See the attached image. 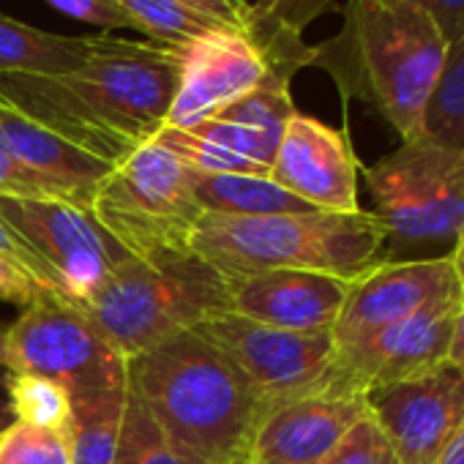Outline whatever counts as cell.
Segmentation results:
<instances>
[{"label":"cell","instance_id":"cell-1","mask_svg":"<svg viewBox=\"0 0 464 464\" xmlns=\"http://www.w3.org/2000/svg\"><path fill=\"white\" fill-rule=\"evenodd\" d=\"M180 66V50L96 34L80 69L6 74L0 99L115 167L167 126Z\"/></svg>","mask_w":464,"mask_h":464},{"label":"cell","instance_id":"cell-2","mask_svg":"<svg viewBox=\"0 0 464 464\" xmlns=\"http://www.w3.org/2000/svg\"><path fill=\"white\" fill-rule=\"evenodd\" d=\"M129 391L188 464H249L268 415L241 369L194 331L131 358Z\"/></svg>","mask_w":464,"mask_h":464},{"label":"cell","instance_id":"cell-3","mask_svg":"<svg viewBox=\"0 0 464 464\" xmlns=\"http://www.w3.org/2000/svg\"><path fill=\"white\" fill-rule=\"evenodd\" d=\"M445 53L448 42L423 9L404 0H347L339 34L312 44V66L331 74L342 99L366 102L410 142L420 140Z\"/></svg>","mask_w":464,"mask_h":464},{"label":"cell","instance_id":"cell-4","mask_svg":"<svg viewBox=\"0 0 464 464\" xmlns=\"http://www.w3.org/2000/svg\"><path fill=\"white\" fill-rule=\"evenodd\" d=\"M191 252L221 279L274 268L317 271L358 279L385 252V227L372 210L285 213V216H208L194 224Z\"/></svg>","mask_w":464,"mask_h":464},{"label":"cell","instance_id":"cell-5","mask_svg":"<svg viewBox=\"0 0 464 464\" xmlns=\"http://www.w3.org/2000/svg\"><path fill=\"white\" fill-rule=\"evenodd\" d=\"M74 306L131 361L224 312V279L191 249L129 255Z\"/></svg>","mask_w":464,"mask_h":464},{"label":"cell","instance_id":"cell-6","mask_svg":"<svg viewBox=\"0 0 464 464\" xmlns=\"http://www.w3.org/2000/svg\"><path fill=\"white\" fill-rule=\"evenodd\" d=\"M374 216L385 227L382 260H420L450 246L464 229V153L429 140L401 142L363 167Z\"/></svg>","mask_w":464,"mask_h":464},{"label":"cell","instance_id":"cell-7","mask_svg":"<svg viewBox=\"0 0 464 464\" xmlns=\"http://www.w3.org/2000/svg\"><path fill=\"white\" fill-rule=\"evenodd\" d=\"M91 216L131 257L191 249L202 210L191 194V169L148 142L118 161L99 183Z\"/></svg>","mask_w":464,"mask_h":464},{"label":"cell","instance_id":"cell-8","mask_svg":"<svg viewBox=\"0 0 464 464\" xmlns=\"http://www.w3.org/2000/svg\"><path fill=\"white\" fill-rule=\"evenodd\" d=\"M6 369L55 380L72 396L129 385V361L80 306L58 295L28 304L6 328Z\"/></svg>","mask_w":464,"mask_h":464},{"label":"cell","instance_id":"cell-9","mask_svg":"<svg viewBox=\"0 0 464 464\" xmlns=\"http://www.w3.org/2000/svg\"><path fill=\"white\" fill-rule=\"evenodd\" d=\"M191 331L241 369L268 412L301 396L336 393V342L331 334L279 331L229 312H216Z\"/></svg>","mask_w":464,"mask_h":464},{"label":"cell","instance_id":"cell-10","mask_svg":"<svg viewBox=\"0 0 464 464\" xmlns=\"http://www.w3.org/2000/svg\"><path fill=\"white\" fill-rule=\"evenodd\" d=\"M0 221L28 246L69 304L85 301L129 257L91 210L72 202L0 194Z\"/></svg>","mask_w":464,"mask_h":464},{"label":"cell","instance_id":"cell-11","mask_svg":"<svg viewBox=\"0 0 464 464\" xmlns=\"http://www.w3.org/2000/svg\"><path fill=\"white\" fill-rule=\"evenodd\" d=\"M464 285L450 255L420 260H382L350 282L344 306L331 331L336 353L361 347L385 328L448 301H459Z\"/></svg>","mask_w":464,"mask_h":464},{"label":"cell","instance_id":"cell-12","mask_svg":"<svg viewBox=\"0 0 464 464\" xmlns=\"http://www.w3.org/2000/svg\"><path fill=\"white\" fill-rule=\"evenodd\" d=\"M366 407L401 464H434L464 418V372L442 363L366 393Z\"/></svg>","mask_w":464,"mask_h":464},{"label":"cell","instance_id":"cell-13","mask_svg":"<svg viewBox=\"0 0 464 464\" xmlns=\"http://www.w3.org/2000/svg\"><path fill=\"white\" fill-rule=\"evenodd\" d=\"M461 298L423 309L372 336L361 347L336 353V393L366 396L374 388L412 380L448 363Z\"/></svg>","mask_w":464,"mask_h":464},{"label":"cell","instance_id":"cell-14","mask_svg":"<svg viewBox=\"0 0 464 464\" xmlns=\"http://www.w3.org/2000/svg\"><path fill=\"white\" fill-rule=\"evenodd\" d=\"M347 290L350 282L331 274L274 268L224 279V312L279 331L331 334Z\"/></svg>","mask_w":464,"mask_h":464},{"label":"cell","instance_id":"cell-15","mask_svg":"<svg viewBox=\"0 0 464 464\" xmlns=\"http://www.w3.org/2000/svg\"><path fill=\"white\" fill-rule=\"evenodd\" d=\"M268 178L317 210H361L358 159L353 145L344 131L331 129L317 118L298 112L287 123Z\"/></svg>","mask_w":464,"mask_h":464},{"label":"cell","instance_id":"cell-16","mask_svg":"<svg viewBox=\"0 0 464 464\" xmlns=\"http://www.w3.org/2000/svg\"><path fill=\"white\" fill-rule=\"evenodd\" d=\"M180 85L167 126L188 129L255 91L268 66L241 31H221L180 50Z\"/></svg>","mask_w":464,"mask_h":464},{"label":"cell","instance_id":"cell-17","mask_svg":"<svg viewBox=\"0 0 464 464\" xmlns=\"http://www.w3.org/2000/svg\"><path fill=\"white\" fill-rule=\"evenodd\" d=\"M366 412V396L312 393L271 410L249 448V464H323Z\"/></svg>","mask_w":464,"mask_h":464},{"label":"cell","instance_id":"cell-18","mask_svg":"<svg viewBox=\"0 0 464 464\" xmlns=\"http://www.w3.org/2000/svg\"><path fill=\"white\" fill-rule=\"evenodd\" d=\"M0 150H6L31 169L74 188L91 208L99 183L110 175L112 164L61 137L58 131L28 118L6 99H0Z\"/></svg>","mask_w":464,"mask_h":464},{"label":"cell","instance_id":"cell-19","mask_svg":"<svg viewBox=\"0 0 464 464\" xmlns=\"http://www.w3.org/2000/svg\"><path fill=\"white\" fill-rule=\"evenodd\" d=\"M334 6V0H255L244 36L263 55L268 74L293 82V77L312 66V44L304 31Z\"/></svg>","mask_w":464,"mask_h":464},{"label":"cell","instance_id":"cell-20","mask_svg":"<svg viewBox=\"0 0 464 464\" xmlns=\"http://www.w3.org/2000/svg\"><path fill=\"white\" fill-rule=\"evenodd\" d=\"M191 194L208 216H285L317 210L268 175H205L191 169Z\"/></svg>","mask_w":464,"mask_h":464},{"label":"cell","instance_id":"cell-21","mask_svg":"<svg viewBox=\"0 0 464 464\" xmlns=\"http://www.w3.org/2000/svg\"><path fill=\"white\" fill-rule=\"evenodd\" d=\"M91 47L93 36L47 34L0 14V77L74 72L88 61Z\"/></svg>","mask_w":464,"mask_h":464},{"label":"cell","instance_id":"cell-22","mask_svg":"<svg viewBox=\"0 0 464 464\" xmlns=\"http://www.w3.org/2000/svg\"><path fill=\"white\" fill-rule=\"evenodd\" d=\"M126 401L129 385L72 396V464H115Z\"/></svg>","mask_w":464,"mask_h":464},{"label":"cell","instance_id":"cell-23","mask_svg":"<svg viewBox=\"0 0 464 464\" xmlns=\"http://www.w3.org/2000/svg\"><path fill=\"white\" fill-rule=\"evenodd\" d=\"M118 6L131 20L134 31L150 36L148 42L172 50H186L188 44L221 31H236L216 17L180 6L178 0H118Z\"/></svg>","mask_w":464,"mask_h":464},{"label":"cell","instance_id":"cell-24","mask_svg":"<svg viewBox=\"0 0 464 464\" xmlns=\"http://www.w3.org/2000/svg\"><path fill=\"white\" fill-rule=\"evenodd\" d=\"M420 140L464 153V36L448 44L442 72L423 112Z\"/></svg>","mask_w":464,"mask_h":464},{"label":"cell","instance_id":"cell-25","mask_svg":"<svg viewBox=\"0 0 464 464\" xmlns=\"http://www.w3.org/2000/svg\"><path fill=\"white\" fill-rule=\"evenodd\" d=\"M298 115L293 93H290V82L282 77L268 74L255 91L244 93L241 99L229 102L227 107H221L213 118L224 121V123H236L244 129H252L263 137H268L271 142H282L287 123Z\"/></svg>","mask_w":464,"mask_h":464},{"label":"cell","instance_id":"cell-26","mask_svg":"<svg viewBox=\"0 0 464 464\" xmlns=\"http://www.w3.org/2000/svg\"><path fill=\"white\" fill-rule=\"evenodd\" d=\"M6 391H9V410L20 423H31L69 437L72 393L61 382L39 374L12 372L6 380Z\"/></svg>","mask_w":464,"mask_h":464},{"label":"cell","instance_id":"cell-27","mask_svg":"<svg viewBox=\"0 0 464 464\" xmlns=\"http://www.w3.org/2000/svg\"><path fill=\"white\" fill-rule=\"evenodd\" d=\"M150 142H156L159 148L169 150L178 161H183L188 169L194 172H205V175H271V169L232 153L205 137H197L188 129H178V126H164Z\"/></svg>","mask_w":464,"mask_h":464},{"label":"cell","instance_id":"cell-28","mask_svg":"<svg viewBox=\"0 0 464 464\" xmlns=\"http://www.w3.org/2000/svg\"><path fill=\"white\" fill-rule=\"evenodd\" d=\"M115 464H188L161 434L150 412L142 407V401L129 391L126 415H123V431Z\"/></svg>","mask_w":464,"mask_h":464},{"label":"cell","instance_id":"cell-29","mask_svg":"<svg viewBox=\"0 0 464 464\" xmlns=\"http://www.w3.org/2000/svg\"><path fill=\"white\" fill-rule=\"evenodd\" d=\"M0 464H72L69 437L14 420L0 431Z\"/></svg>","mask_w":464,"mask_h":464},{"label":"cell","instance_id":"cell-30","mask_svg":"<svg viewBox=\"0 0 464 464\" xmlns=\"http://www.w3.org/2000/svg\"><path fill=\"white\" fill-rule=\"evenodd\" d=\"M323 464H401L369 407Z\"/></svg>","mask_w":464,"mask_h":464},{"label":"cell","instance_id":"cell-31","mask_svg":"<svg viewBox=\"0 0 464 464\" xmlns=\"http://www.w3.org/2000/svg\"><path fill=\"white\" fill-rule=\"evenodd\" d=\"M0 194L31 197V199H61V202H72V205H80V208L91 210L88 202L74 188H69V186L31 169L28 164L9 156L6 150H0Z\"/></svg>","mask_w":464,"mask_h":464},{"label":"cell","instance_id":"cell-32","mask_svg":"<svg viewBox=\"0 0 464 464\" xmlns=\"http://www.w3.org/2000/svg\"><path fill=\"white\" fill-rule=\"evenodd\" d=\"M53 9H58L66 17H74L80 23H91L107 31L118 28H134L126 12L118 6V0H47Z\"/></svg>","mask_w":464,"mask_h":464},{"label":"cell","instance_id":"cell-33","mask_svg":"<svg viewBox=\"0 0 464 464\" xmlns=\"http://www.w3.org/2000/svg\"><path fill=\"white\" fill-rule=\"evenodd\" d=\"M44 295H55V293L44 287L39 279H34L25 268H20L17 263L0 255V301L28 306Z\"/></svg>","mask_w":464,"mask_h":464},{"label":"cell","instance_id":"cell-34","mask_svg":"<svg viewBox=\"0 0 464 464\" xmlns=\"http://www.w3.org/2000/svg\"><path fill=\"white\" fill-rule=\"evenodd\" d=\"M404 4L423 9L437 23L448 44L464 36V0H404Z\"/></svg>","mask_w":464,"mask_h":464},{"label":"cell","instance_id":"cell-35","mask_svg":"<svg viewBox=\"0 0 464 464\" xmlns=\"http://www.w3.org/2000/svg\"><path fill=\"white\" fill-rule=\"evenodd\" d=\"M178 4L191 9V12L216 17V20L227 23L229 28H236L241 34L249 23V6H252L249 0H178Z\"/></svg>","mask_w":464,"mask_h":464},{"label":"cell","instance_id":"cell-36","mask_svg":"<svg viewBox=\"0 0 464 464\" xmlns=\"http://www.w3.org/2000/svg\"><path fill=\"white\" fill-rule=\"evenodd\" d=\"M0 255H4V257H9L12 263H17L20 268H25L34 279H39L44 287H50L55 295H58V290H55V285H53V279L47 276V271L39 266V260L28 252V246L14 236V232L4 224V221H0ZM61 298V295H58Z\"/></svg>","mask_w":464,"mask_h":464},{"label":"cell","instance_id":"cell-37","mask_svg":"<svg viewBox=\"0 0 464 464\" xmlns=\"http://www.w3.org/2000/svg\"><path fill=\"white\" fill-rule=\"evenodd\" d=\"M448 363L464 372V298L456 314V325H453V339H450V350H448Z\"/></svg>","mask_w":464,"mask_h":464},{"label":"cell","instance_id":"cell-38","mask_svg":"<svg viewBox=\"0 0 464 464\" xmlns=\"http://www.w3.org/2000/svg\"><path fill=\"white\" fill-rule=\"evenodd\" d=\"M434 464H464V418H461L456 434L450 437V442L445 445L442 456Z\"/></svg>","mask_w":464,"mask_h":464},{"label":"cell","instance_id":"cell-39","mask_svg":"<svg viewBox=\"0 0 464 464\" xmlns=\"http://www.w3.org/2000/svg\"><path fill=\"white\" fill-rule=\"evenodd\" d=\"M448 255H450V260H453V268H456V274H459V279H461V285H464V229H461L459 241L453 244V249H450Z\"/></svg>","mask_w":464,"mask_h":464},{"label":"cell","instance_id":"cell-40","mask_svg":"<svg viewBox=\"0 0 464 464\" xmlns=\"http://www.w3.org/2000/svg\"><path fill=\"white\" fill-rule=\"evenodd\" d=\"M0 363L6 366V331L0 328Z\"/></svg>","mask_w":464,"mask_h":464}]
</instances>
